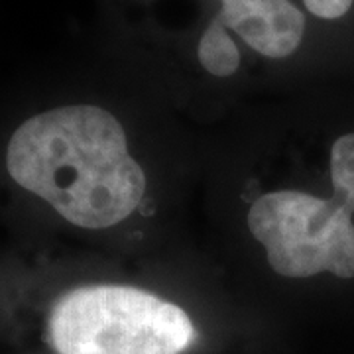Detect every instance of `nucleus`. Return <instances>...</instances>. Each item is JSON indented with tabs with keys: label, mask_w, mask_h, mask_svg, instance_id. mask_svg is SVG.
Here are the masks:
<instances>
[{
	"label": "nucleus",
	"mask_w": 354,
	"mask_h": 354,
	"mask_svg": "<svg viewBox=\"0 0 354 354\" xmlns=\"http://www.w3.org/2000/svg\"><path fill=\"white\" fill-rule=\"evenodd\" d=\"M307 10L319 18H341L353 6V0H304Z\"/></svg>",
	"instance_id": "0eeeda50"
},
{
	"label": "nucleus",
	"mask_w": 354,
	"mask_h": 354,
	"mask_svg": "<svg viewBox=\"0 0 354 354\" xmlns=\"http://www.w3.org/2000/svg\"><path fill=\"white\" fill-rule=\"evenodd\" d=\"M330 176L337 201L346 211H354V134H346L335 142L330 150Z\"/></svg>",
	"instance_id": "423d86ee"
},
{
	"label": "nucleus",
	"mask_w": 354,
	"mask_h": 354,
	"mask_svg": "<svg viewBox=\"0 0 354 354\" xmlns=\"http://www.w3.org/2000/svg\"><path fill=\"white\" fill-rule=\"evenodd\" d=\"M199 62L216 77L232 75L241 65V51L227 34L221 18L211 22L199 41Z\"/></svg>",
	"instance_id": "39448f33"
},
{
	"label": "nucleus",
	"mask_w": 354,
	"mask_h": 354,
	"mask_svg": "<svg viewBox=\"0 0 354 354\" xmlns=\"http://www.w3.org/2000/svg\"><path fill=\"white\" fill-rule=\"evenodd\" d=\"M218 18L268 57H288L304 39V14L290 0H223Z\"/></svg>",
	"instance_id": "20e7f679"
},
{
	"label": "nucleus",
	"mask_w": 354,
	"mask_h": 354,
	"mask_svg": "<svg viewBox=\"0 0 354 354\" xmlns=\"http://www.w3.org/2000/svg\"><path fill=\"white\" fill-rule=\"evenodd\" d=\"M48 339L59 354H179L195 329L181 307L148 291L91 286L53 305Z\"/></svg>",
	"instance_id": "f03ea898"
},
{
	"label": "nucleus",
	"mask_w": 354,
	"mask_h": 354,
	"mask_svg": "<svg viewBox=\"0 0 354 354\" xmlns=\"http://www.w3.org/2000/svg\"><path fill=\"white\" fill-rule=\"evenodd\" d=\"M248 227L272 268L286 278L330 272L354 278V225L341 203L301 191L262 195L250 207Z\"/></svg>",
	"instance_id": "7ed1b4c3"
},
{
	"label": "nucleus",
	"mask_w": 354,
	"mask_h": 354,
	"mask_svg": "<svg viewBox=\"0 0 354 354\" xmlns=\"http://www.w3.org/2000/svg\"><path fill=\"white\" fill-rule=\"evenodd\" d=\"M6 169L18 185L83 228L124 221L146 191L124 128L104 109L88 104L28 118L8 142Z\"/></svg>",
	"instance_id": "f257e3e1"
}]
</instances>
